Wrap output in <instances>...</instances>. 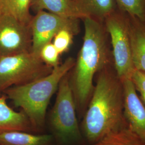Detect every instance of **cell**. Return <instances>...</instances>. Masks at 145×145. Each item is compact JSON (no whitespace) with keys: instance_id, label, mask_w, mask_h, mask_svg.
I'll return each instance as SVG.
<instances>
[{"instance_id":"cell-9","label":"cell","mask_w":145,"mask_h":145,"mask_svg":"<svg viewBox=\"0 0 145 145\" xmlns=\"http://www.w3.org/2000/svg\"><path fill=\"white\" fill-rule=\"evenodd\" d=\"M123 81L124 115L129 128L145 141V105L139 97L131 78Z\"/></svg>"},{"instance_id":"cell-6","label":"cell","mask_w":145,"mask_h":145,"mask_svg":"<svg viewBox=\"0 0 145 145\" xmlns=\"http://www.w3.org/2000/svg\"><path fill=\"white\" fill-rule=\"evenodd\" d=\"M109 33L114 69L123 81L131 78L135 71L132 60L129 14L117 8L104 21Z\"/></svg>"},{"instance_id":"cell-20","label":"cell","mask_w":145,"mask_h":145,"mask_svg":"<svg viewBox=\"0 0 145 145\" xmlns=\"http://www.w3.org/2000/svg\"><path fill=\"white\" fill-rule=\"evenodd\" d=\"M131 78L136 90L141 94V101L145 105V73L135 70Z\"/></svg>"},{"instance_id":"cell-5","label":"cell","mask_w":145,"mask_h":145,"mask_svg":"<svg viewBox=\"0 0 145 145\" xmlns=\"http://www.w3.org/2000/svg\"><path fill=\"white\" fill-rule=\"evenodd\" d=\"M53 69L31 51L0 57V93L46 76Z\"/></svg>"},{"instance_id":"cell-18","label":"cell","mask_w":145,"mask_h":145,"mask_svg":"<svg viewBox=\"0 0 145 145\" xmlns=\"http://www.w3.org/2000/svg\"><path fill=\"white\" fill-rule=\"evenodd\" d=\"M59 53L52 42L42 47L39 53V57L42 61L52 68L59 65Z\"/></svg>"},{"instance_id":"cell-19","label":"cell","mask_w":145,"mask_h":145,"mask_svg":"<svg viewBox=\"0 0 145 145\" xmlns=\"http://www.w3.org/2000/svg\"><path fill=\"white\" fill-rule=\"evenodd\" d=\"M75 35L67 30L59 31L53 38V44L60 54L67 51L72 43V38Z\"/></svg>"},{"instance_id":"cell-3","label":"cell","mask_w":145,"mask_h":145,"mask_svg":"<svg viewBox=\"0 0 145 145\" xmlns=\"http://www.w3.org/2000/svg\"><path fill=\"white\" fill-rule=\"evenodd\" d=\"M75 63L68 57L61 65L53 68L48 75L24 85L13 86L3 93L14 105L20 108L29 120L35 133L44 128L48 105L57 91L59 83Z\"/></svg>"},{"instance_id":"cell-1","label":"cell","mask_w":145,"mask_h":145,"mask_svg":"<svg viewBox=\"0 0 145 145\" xmlns=\"http://www.w3.org/2000/svg\"><path fill=\"white\" fill-rule=\"evenodd\" d=\"M84 26L83 44L69 76L76 110L86 111L93 92L95 76L114 64L109 33L104 22L89 17L82 19Z\"/></svg>"},{"instance_id":"cell-4","label":"cell","mask_w":145,"mask_h":145,"mask_svg":"<svg viewBox=\"0 0 145 145\" xmlns=\"http://www.w3.org/2000/svg\"><path fill=\"white\" fill-rule=\"evenodd\" d=\"M57 92L55 103L48 115L49 127L56 142L71 145L81 140L82 135L68 73L61 80Z\"/></svg>"},{"instance_id":"cell-12","label":"cell","mask_w":145,"mask_h":145,"mask_svg":"<svg viewBox=\"0 0 145 145\" xmlns=\"http://www.w3.org/2000/svg\"><path fill=\"white\" fill-rule=\"evenodd\" d=\"M31 8L36 12L47 11L63 17L84 18L74 0H32Z\"/></svg>"},{"instance_id":"cell-10","label":"cell","mask_w":145,"mask_h":145,"mask_svg":"<svg viewBox=\"0 0 145 145\" xmlns=\"http://www.w3.org/2000/svg\"><path fill=\"white\" fill-rule=\"evenodd\" d=\"M7 96H0V132L22 131L35 133L25 114L21 111H15L8 105Z\"/></svg>"},{"instance_id":"cell-13","label":"cell","mask_w":145,"mask_h":145,"mask_svg":"<svg viewBox=\"0 0 145 145\" xmlns=\"http://www.w3.org/2000/svg\"><path fill=\"white\" fill-rule=\"evenodd\" d=\"M51 134H36L22 131L0 132V145H54Z\"/></svg>"},{"instance_id":"cell-8","label":"cell","mask_w":145,"mask_h":145,"mask_svg":"<svg viewBox=\"0 0 145 145\" xmlns=\"http://www.w3.org/2000/svg\"><path fill=\"white\" fill-rule=\"evenodd\" d=\"M31 45L30 24L0 13V57L30 52Z\"/></svg>"},{"instance_id":"cell-7","label":"cell","mask_w":145,"mask_h":145,"mask_svg":"<svg viewBox=\"0 0 145 145\" xmlns=\"http://www.w3.org/2000/svg\"><path fill=\"white\" fill-rule=\"evenodd\" d=\"M79 20L59 16L46 11H38L30 22L31 52L39 56L42 47L52 42L55 36L62 30L77 35L80 30Z\"/></svg>"},{"instance_id":"cell-21","label":"cell","mask_w":145,"mask_h":145,"mask_svg":"<svg viewBox=\"0 0 145 145\" xmlns=\"http://www.w3.org/2000/svg\"><path fill=\"white\" fill-rule=\"evenodd\" d=\"M1 1V0H0V1Z\"/></svg>"},{"instance_id":"cell-11","label":"cell","mask_w":145,"mask_h":145,"mask_svg":"<svg viewBox=\"0 0 145 145\" xmlns=\"http://www.w3.org/2000/svg\"><path fill=\"white\" fill-rule=\"evenodd\" d=\"M129 20L135 70L145 73V24L129 14Z\"/></svg>"},{"instance_id":"cell-14","label":"cell","mask_w":145,"mask_h":145,"mask_svg":"<svg viewBox=\"0 0 145 145\" xmlns=\"http://www.w3.org/2000/svg\"><path fill=\"white\" fill-rule=\"evenodd\" d=\"M78 9L86 17L104 22L117 9L115 0H74Z\"/></svg>"},{"instance_id":"cell-17","label":"cell","mask_w":145,"mask_h":145,"mask_svg":"<svg viewBox=\"0 0 145 145\" xmlns=\"http://www.w3.org/2000/svg\"><path fill=\"white\" fill-rule=\"evenodd\" d=\"M117 8L145 24V0H115Z\"/></svg>"},{"instance_id":"cell-2","label":"cell","mask_w":145,"mask_h":145,"mask_svg":"<svg viewBox=\"0 0 145 145\" xmlns=\"http://www.w3.org/2000/svg\"><path fill=\"white\" fill-rule=\"evenodd\" d=\"M96 84L84 112L83 134L95 144L104 136L124 127V90L114 64L97 74Z\"/></svg>"},{"instance_id":"cell-15","label":"cell","mask_w":145,"mask_h":145,"mask_svg":"<svg viewBox=\"0 0 145 145\" xmlns=\"http://www.w3.org/2000/svg\"><path fill=\"white\" fill-rule=\"evenodd\" d=\"M93 145H145V141L129 127H122L105 135Z\"/></svg>"},{"instance_id":"cell-16","label":"cell","mask_w":145,"mask_h":145,"mask_svg":"<svg viewBox=\"0 0 145 145\" xmlns=\"http://www.w3.org/2000/svg\"><path fill=\"white\" fill-rule=\"evenodd\" d=\"M32 0H1L0 13L9 14L27 24H30L32 16L30 9Z\"/></svg>"}]
</instances>
